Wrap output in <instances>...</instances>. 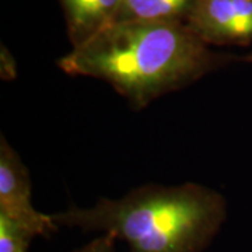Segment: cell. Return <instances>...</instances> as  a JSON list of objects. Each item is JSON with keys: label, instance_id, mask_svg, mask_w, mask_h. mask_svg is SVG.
Instances as JSON below:
<instances>
[{"label": "cell", "instance_id": "obj_5", "mask_svg": "<svg viewBox=\"0 0 252 252\" xmlns=\"http://www.w3.org/2000/svg\"><path fill=\"white\" fill-rule=\"evenodd\" d=\"M73 46H77L109 26L121 0H59Z\"/></svg>", "mask_w": 252, "mask_h": 252}, {"label": "cell", "instance_id": "obj_7", "mask_svg": "<svg viewBox=\"0 0 252 252\" xmlns=\"http://www.w3.org/2000/svg\"><path fill=\"white\" fill-rule=\"evenodd\" d=\"M34 234L0 213V252H27Z\"/></svg>", "mask_w": 252, "mask_h": 252}, {"label": "cell", "instance_id": "obj_2", "mask_svg": "<svg viewBox=\"0 0 252 252\" xmlns=\"http://www.w3.org/2000/svg\"><path fill=\"white\" fill-rule=\"evenodd\" d=\"M227 216L220 192L199 184L147 185L90 207L52 215L58 225L98 231L122 240L129 252H202Z\"/></svg>", "mask_w": 252, "mask_h": 252}, {"label": "cell", "instance_id": "obj_6", "mask_svg": "<svg viewBox=\"0 0 252 252\" xmlns=\"http://www.w3.org/2000/svg\"><path fill=\"white\" fill-rule=\"evenodd\" d=\"M196 0H121L112 23L182 21L187 23Z\"/></svg>", "mask_w": 252, "mask_h": 252}, {"label": "cell", "instance_id": "obj_8", "mask_svg": "<svg viewBox=\"0 0 252 252\" xmlns=\"http://www.w3.org/2000/svg\"><path fill=\"white\" fill-rule=\"evenodd\" d=\"M115 241L117 238L112 235L101 234L74 252H118Z\"/></svg>", "mask_w": 252, "mask_h": 252}, {"label": "cell", "instance_id": "obj_4", "mask_svg": "<svg viewBox=\"0 0 252 252\" xmlns=\"http://www.w3.org/2000/svg\"><path fill=\"white\" fill-rule=\"evenodd\" d=\"M187 24L206 45H248L252 0H196Z\"/></svg>", "mask_w": 252, "mask_h": 252}, {"label": "cell", "instance_id": "obj_3", "mask_svg": "<svg viewBox=\"0 0 252 252\" xmlns=\"http://www.w3.org/2000/svg\"><path fill=\"white\" fill-rule=\"evenodd\" d=\"M0 142V213L26 227L34 237L54 233L58 224L52 215L38 212L31 202L27 167L4 136Z\"/></svg>", "mask_w": 252, "mask_h": 252}, {"label": "cell", "instance_id": "obj_1", "mask_svg": "<svg viewBox=\"0 0 252 252\" xmlns=\"http://www.w3.org/2000/svg\"><path fill=\"white\" fill-rule=\"evenodd\" d=\"M233 58L213 52L187 23H111L73 46L58 66L70 76L108 83L135 109L184 89Z\"/></svg>", "mask_w": 252, "mask_h": 252}]
</instances>
